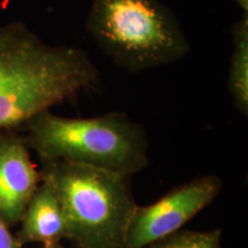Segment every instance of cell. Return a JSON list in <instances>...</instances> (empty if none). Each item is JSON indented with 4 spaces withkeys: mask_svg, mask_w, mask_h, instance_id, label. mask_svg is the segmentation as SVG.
Segmentation results:
<instances>
[{
    "mask_svg": "<svg viewBox=\"0 0 248 248\" xmlns=\"http://www.w3.org/2000/svg\"><path fill=\"white\" fill-rule=\"evenodd\" d=\"M42 181L21 131L0 133V218L20 224L28 203Z\"/></svg>",
    "mask_w": 248,
    "mask_h": 248,
    "instance_id": "obj_6",
    "label": "cell"
},
{
    "mask_svg": "<svg viewBox=\"0 0 248 248\" xmlns=\"http://www.w3.org/2000/svg\"><path fill=\"white\" fill-rule=\"evenodd\" d=\"M221 229L209 231L179 230L146 248H222Z\"/></svg>",
    "mask_w": 248,
    "mask_h": 248,
    "instance_id": "obj_9",
    "label": "cell"
},
{
    "mask_svg": "<svg viewBox=\"0 0 248 248\" xmlns=\"http://www.w3.org/2000/svg\"><path fill=\"white\" fill-rule=\"evenodd\" d=\"M233 53H232L229 90L235 107L241 114L248 113V14L243 16L232 28Z\"/></svg>",
    "mask_w": 248,
    "mask_h": 248,
    "instance_id": "obj_8",
    "label": "cell"
},
{
    "mask_svg": "<svg viewBox=\"0 0 248 248\" xmlns=\"http://www.w3.org/2000/svg\"><path fill=\"white\" fill-rule=\"evenodd\" d=\"M86 32L117 67L137 74L190 51L178 18L160 0H92Z\"/></svg>",
    "mask_w": 248,
    "mask_h": 248,
    "instance_id": "obj_4",
    "label": "cell"
},
{
    "mask_svg": "<svg viewBox=\"0 0 248 248\" xmlns=\"http://www.w3.org/2000/svg\"><path fill=\"white\" fill-rule=\"evenodd\" d=\"M20 224L16 238L22 246L66 239V221L60 201L52 183L44 176L31 197Z\"/></svg>",
    "mask_w": 248,
    "mask_h": 248,
    "instance_id": "obj_7",
    "label": "cell"
},
{
    "mask_svg": "<svg viewBox=\"0 0 248 248\" xmlns=\"http://www.w3.org/2000/svg\"><path fill=\"white\" fill-rule=\"evenodd\" d=\"M222 181L204 175L176 186L150 206H137L130 221L124 248H146L181 230L218 197Z\"/></svg>",
    "mask_w": 248,
    "mask_h": 248,
    "instance_id": "obj_5",
    "label": "cell"
},
{
    "mask_svg": "<svg viewBox=\"0 0 248 248\" xmlns=\"http://www.w3.org/2000/svg\"><path fill=\"white\" fill-rule=\"evenodd\" d=\"M53 185L74 248H124L138 204L131 176L66 161L42 163Z\"/></svg>",
    "mask_w": 248,
    "mask_h": 248,
    "instance_id": "obj_3",
    "label": "cell"
},
{
    "mask_svg": "<svg viewBox=\"0 0 248 248\" xmlns=\"http://www.w3.org/2000/svg\"><path fill=\"white\" fill-rule=\"evenodd\" d=\"M237 2V5L243 9L244 13H248V0H233Z\"/></svg>",
    "mask_w": 248,
    "mask_h": 248,
    "instance_id": "obj_11",
    "label": "cell"
},
{
    "mask_svg": "<svg viewBox=\"0 0 248 248\" xmlns=\"http://www.w3.org/2000/svg\"><path fill=\"white\" fill-rule=\"evenodd\" d=\"M43 248H64V247L63 245L61 244V241H53V243L44 244Z\"/></svg>",
    "mask_w": 248,
    "mask_h": 248,
    "instance_id": "obj_12",
    "label": "cell"
},
{
    "mask_svg": "<svg viewBox=\"0 0 248 248\" xmlns=\"http://www.w3.org/2000/svg\"><path fill=\"white\" fill-rule=\"evenodd\" d=\"M0 248H22L16 235L11 232V228L0 218Z\"/></svg>",
    "mask_w": 248,
    "mask_h": 248,
    "instance_id": "obj_10",
    "label": "cell"
},
{
    "mask_svg": "<svg viewBox=\"0 0 248 248\" xmlns=\"http://www.w3.org/2000/svg\"><path fill=\"white\" fill-rule=\"evenodd\" d=\"M23 130L42 163L66 161L132 176L150 162L145 129L123 113L74 119L45 110Z\"/></svg>",
    "mask_w": 248,
    "mask_h": 248,
    "instance_id": "obj_2",
    "label": "cell"
},
{
    "mask_svg": "<svg viewBox=\"0 0 248 248\" xmlns=\"http://www.w3.org/2000/svg\"><path fill=\"white\" fill-rule=\"evenodd\" d=\"M97 67L83 49L49 45L21 22L0 27V133L21 131L95 84Z\"/></svg>",
    "mask_w": 248,
    "mask_h": 248,
    "instance_id": "obj_1",
    "label": "cell"
}]
</instances>
